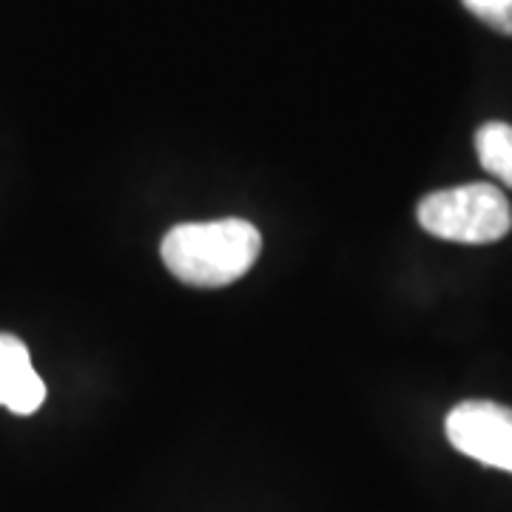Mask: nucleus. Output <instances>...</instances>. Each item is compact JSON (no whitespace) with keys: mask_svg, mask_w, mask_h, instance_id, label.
<instances>
[{"mask_svg":"<svg viewBox=\"0 0 512 512\" xmlns=\"http://www.w3.org/2000/svg\"><path fill=\"white\" fill-rule=\"evenodd\" d=\"M416 217L427 234L461 245H490L512 228L510 200L493 183L433 191L419 202Z\"/></svg>","mask_w":512,"mask_h":512,"instance_id":"f03ea898","label":"nucleus"},{"mask_svg":"<svg viewBox=\"0 0 512 512\" xmlns=\"http://www.w3.org/2000/svg\"><path fill=\"white\" fill-rule=\"evenodd\" d=\"M476 151L481 168L512 188V126L510 123H484L476 131Z\"/></svg>","mask_w":512,"mask_h":512,"instance_id":"39448f33","label":"nucleus"},{"mask_svg":"<svg viewBox=\"0 0 512 512\" xmlns=\"http://www.w3.org/2000/svg\"><path fill=\"white\" fill-rule=\"evenodd\" d=\"M444 430L458 453L512 473V407L487 399L461 402L447 413Z\"/></svg>","mask_w":512,"mask_h":512,"instance_id":"7ed1b4c3","label":"nucleus"},{"mask_svg":"<svg viewBox=\"0 0 512 512\" xmlns=\"http://www.w3.org/2000/svg\"><path fill=\"white\" fill-rule=\"evenodd\" d=\"M262 234L248 220L183 222L163 237L165 268L191 288H225L254 268Z\"/></svg>","mask_w":512,"mask_h":512,"instance_id":"f257e3e1","label":"nucleus"},{"mask_svg":"<svg viewBox=\"0 0 512 512\" xmlns=\"http://www.w3.org/2000/svg\"><path fill=\"white\" fill-rule=\"evenodd\" d=\"M46 402V384L32 365L29 348L12 333H0V407L32 416Z\"/></svg>","mask_w":512,"mask_h":512,"instance_id":"20e7f679","label":"nucleus"},{"mask_svg":"<svg viewBox=\"0 0 512 512\" xmlns=\"http://www.w3.org/2000/svg\"><path fill=\"white\" fill-rule=\"evenodd\" d=\"M470 15L501 35L512 37V0H461Z\"/></svg>","mask_w":512,"mask_h":512,"instance_id":"423d86ee","label":"nucleus"}]
</instances>
